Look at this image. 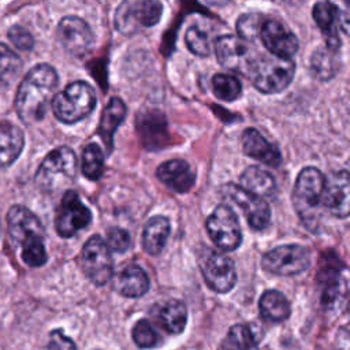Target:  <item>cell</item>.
I'll use <instances>...</instances> for the list:
<instances>
[{
  "label": "cell",
  "mask_w": 350,
  "mask_h": 350,
  "mask_svg": "<svg viewBox=\"0 0 350 350\" xmlns=\"http://www.w3.org/2000/svg\"><path fill=\"white\" fill-rule=\"evenodd\" d=\"M59 77L56 70L49 64H37L19 83L15 108L21 120L27 124L40 122L53 98Z\"/></svg>",
  "instance_id": "6da1fadb"
},
{
  "label": "cell",
  "mask_w": 350,
  "mask_h": 350,
  "mask_svg": "<svg viewBox=\"0 0 350 350\" xmlns=\"http://www.w3.org/2000/svg\"><path fill=\"white\" fill-rule=\"evenodd\" d=\"M8 234L11 241L21 249L22 260L29 267H40L46 262L45 231L40 219L27 208L14 205L7 213Z\"/></svg>",
  "instance_id": "7a4b0ae2"
},
{
  "label": "cell",
  "mask_w": 350,
  "mask_h": 350,
  "mask_svg": "<svg viewBox=\"0 0 350 350\" xmlns=\"http://www.w3.org/2000/svg\"><path fill=\"white\" fill-rule=\"evenodd\" d=\"M295 63L291 59H283L271 53L253 57L247 75L253 86L265 93L273 94L284 90L293 81Z\"/></svg>",
  "instance_id": "3957f363"
},
{
  "label": "cell",
  "mask_w": 350,
  "mask_h": 350,
  "mask_svg": "<svg viewBox=\"0 0 350 350\" xmlns=\"http://www.w3.org/2000/svg\"><path fill=\"white\" fill-rule=\"evenodd\" d=\"M325 176L316 167L302 168L294 183V208L304 226L310 230L317 228V209L321 204Z\"/></svg>",
  "instance_id": "277c9868"
},
{
  "label": "cell",
  "mask_w": 350,
  "mask_h": 350,
  "mask_svg": "<svg viewBox=\"0 0 350 350\" xmlns=\"http://www.w3.org/2000/svg\"><path fill=\"white\" fill-rule=\"evenodd\" d=\"M96 107V92L85 81H75L53 96L52 109L63 123H75L86 118Z\"/></svg>",
  "instance_id": "5b68a950"
},
{
  "label": "cell",
  "mask_w": 350,
  "mask_h": 350,
  "mask_svg": "<svg viewBox=\"0 0 350 350\" xmlns=\"http://www.w3.org/2000/svg\"><path fill=\"white\" fill-rule=\"evenodd\" d=\"M77 172V157L71 148L51 150L36 172V183L44 191H55L68 185Z\"/></svg>",
  "instance_id": "8992f818"
},
{
  "label": "cell",
  "mask_w": 350,
  "mask_h": 350,
  "mask_svg": "<svg viewBox=\"0 0 350 350\" xmlns=\"http://www.w3.org/2000/svg\"><path fill=\"white\" fill-rule=\"evenodd\" d=\"M163 14V4L154 0H126L115 11L113 22L119 33L130 36L156 25Z\"/></svg>",
  "instance_id": "52a82bcc"
},
{
  "label": "cell",
  "mask_w": 350,
  "mask_h": 350,
  "mask_svg": "<svg viewBox=\"0 0 350 350\" xmlns=\"http://www.w3.org/2000/svg\"><path fill=\"white\" fill-rule=\"evenodd\" d=\"M309 265L310 252L306 246L298 243L276 246L261 257L262 269L279 276L298 275L306 271Z\"/></svg>",
  "instance_id": "ba28073f"
},
{
  "label": "cell",
  "mask_w": 350,
  "mask_h": 350,
  "mask_svg": "<svg viewBox=\"0 0 350 350\" xmlns=\"http://www.w3.org/2000/svg\"><path fill=\"white\" fill-rule=\"evenodd\" d=\"M211 241L224 252L235 250L242 242V231L237 213L227 204L217 205L205 221Z\"/></svg>",
  "instance_id": "9c48e42d"
},
{
  "label": "cell",
  "mask_w": 350,
  "mask_h": 350,
  "mask_svg": "<svg viewBox=\"0 0 350 350\" xmlns=\"http://www.w3.org/2000/svg\"><path fill=\"white\" fill-rule=\"evenodd\" d=\"M79 264L88 279L96 286H104L113 273L111 250L100 235H92L79 254Z\"/></svg>",
  "instance_id": "30bf717a"
},
{
  "label": "cell",
  "mask_w": 350,
  "mask_h": 350,
  "mask_svg": "<svg viewBox=\"0 0 350 350\" xmlns=\"http://www.w3.org/2000/svg\"><path fill=\"white\" fill-rule=\"evenodd\" d=\"M200 269L205 283L215 293H228L237 283L235 265L223 252L206 249L200 257Z\"/></svg>",
  "instance_id": "8fae6325"
},
{
  "label": "cell",
  "mask_w": 350,
  "mask_h": 350,
  "mask_svg": "<svg viewBox=\"0 0 350 350\" xmlns=\"http://www.w3.org/2000/svg\"><path fill=\"white\" fill-rule=\"evenodd\" d=\"M220 194L242 209L243 216L246 217L249 226L253 230L261 231L269 226L271 209L264 198L243 190L235 183L223 185L220 189Z\"/></svg>",
  "instance_id": "7c38bea8"
},
{
  "label": "cell",
  "mask_w": 350,
  "mask_h": 350,
  "mask_svg": "<svg viewBox=\"0 0 350 350\" xmlns=\"http://www.w3.org/2000/svg\"><path fill=\"white\" fill-rule=\"evenodd\" d=\"M92 221L90 209L81 201L74 190H67L62 198L55 217V227L60 237L71 238L86 228Z\"/></svg>",
  "instance_id": "4fadbf2b"
},
{
  "label": "cell",
  "mask_w": 350,
  "mask_h": 350,
  "mask_svg": "<svg viewBox=\"0 0 350 350\" xmlns=\"http://www.w3.org/2000/svg\"><path fill=\"white\" fill-rule=\"evenodd\" d=\"M57 34L64 49L74 56H83L93 48L94 34L79 16H64L57 26Z\"/></svg>",
  "instance_id": "5bb4252c"
},
{
  "label": "cell",
  "mask_w": 350,
  "mask_h": 350,
  "mask_svg": "<svg viewBox=\"0 0 350 350\" xmlns=\"http://www.w3.org/2000/svg\"><path fill=\"white\" fill-rule=\"evenodd\" d=\"M350 182L349 172L346 170H339L331 172L325 178L324 191L321 197L323 206L335 217L346 219L350 211Z\"/></svg>",
  "instance_id": "9a60e30c"
},
{
  "label": "cell",
  "mask_w": 350,
  "mask_h": 350,
  "mask_svg": "<svg viewBox=\"0 0 350 350\" xmlns=\"http://www.w3.org/2000/svg\"><path fill=\"white\" fill-rule=\"evenodd\" d=\"M217 62L227 70L247 74L253 60L247 44L237 36L224 34L215 44Z\"/></svg>",
  "instance_id": "2e32d148"
},
{
  "label": "cell",
  "mask_w": 350,
  "mask_h": 350,
  "mask_svg": "<svg viewBox=\"0 0 350 350\" xmlns=\"http://www.w3.org/2000/svg\"><path fill=\"white\" fill-rule=\"evenodd\" d=\"M312 15L317 27L321 30L325 38L327 48L336 52L342 45V25L345 26V30H347V18L342 19V12L339 7L331 1L316 3L313 5Z\"/></svg>",
  "instance_id": "e0dca14e"
},
{
  "label": "cell",
  "mask_w": 350,
  "mask_h": 350,
  "mask_svg": "<svg viewBox=\"0 0 350 350\" xmlns=\"http://www.w3.org/2000/svg\"><path fill=\"white\" fill-rule=\"evenodd\" d=\"M258 37L261 38L267 51L278 57L291 59V56L299 48L295 34L275 19L264 21Z\"/></svg>",
  "instance_id": "ac0fdd59"
},
{
  "label": "cell",
  "mask_w": 350,
  "mask_h": 350,
  "mask_svg": "<svg viewBox=\"0 0 350 350\" xmlns=\"http://www.w3.org/2000/svg\"><path fill=\"white\" fill-rule=\"evenodd\" d=\"M243 153L260 163L278 167L282 163V154L275 144H271L262 134L253 127L243 130L241 135Z\"/></svg>",
  "instance_id": "d6986e66"
},
{
  "label": "cell",
  "mask_w": 350,
  "mask_h": 350,
  "mask_svg": "<svg viewBox=\"0 0 350 350\" xmlns=\"http://www.w3.org/2000/svg\"><path fill=\"white\" fill-rule=\"evenodd\" d=\"M157 178L168 189L176 193L189 191L196 183V175L187 161L182 159H172L164 161L157 167Z\"/></svg>",
  "instance_id": "ffe728a7"
},
{
  "label": "cell",
  "mask_w": 350,
  "mask_h": 350,
  "mask_svg": "<svg viewBox=\"0 0 350 350\" xmlns=\"http://www.w3.org/2000/svg\"><path fill=\"white\" fill-rule=\"evenodd\" d=\"M113 288L123 297L138 298L149 290V278L139 265L129 264L116 275Z\"/></svg>",
  "instance_id": "44dd1931"
},
{
  "label": "cell",
  "mask_w": 350,
  "mask_h": 350,
  "mask_svg": "<svg viewBox=\"0 0 350 350\" xmlns=\"http://www.w3.org/2000/svg\"><path fill=\"white\" fill-rule=\"evenodd\" d=\"M171 232L170 220L165 216H152L142 230V247L150 256H157L165 246Z\"/></svg>",
  "instance_id": "7402d4cb"
},
{
  "label": "cell",
  "mask_w": 350,
  "mask_h": 350,
  "mask_svg": "<svg viewBox=\"0 0 350 350\" xmlns=\"http://www.w3.org/2000/svg\"><path fill=\"white\" fill-rule=\"evenodd\" d=\"M241 187L257 197H272L276 193V180L271 172L258 165H249L239 178Z\"/></svg>",
  "instance_id": "603a6c76"
},
{
  "label": "cell",
  "mask_w": 350,
  "mask_h": 350,
  "mask_svg": "<svg viewBox=\"0 0 350 350\" xmlns=\"http://www.w3.org/2000/svg\"><path fill=\"white\" fill-rule=\"evenodd\" d=\"M22 130L11 122H0V168L12 164L23 149Z\"/></svg>",
  "instance_id": "cb8c5ba5"
},
{
  "label": "cell",
  "mask_w": 350,
  "mask_h": 350,
  "mask_svg": "<svg viewBox=\"0 0 350 350\" xmlns=\"http://www.w3.org/2000/svg\"><path fill=\"white\" fill-rule=\"evenodd\" d=\"M126 112H127V108L123 100H120L119 97H112L101 113L98 134L103 138L108 152L112 149L113 134L116 129L120 126V123L123 122V119L126 118Z\"/></svg>",
  "instance_id": "d4e9b609"
},
{
  "label": "cell",
  "mask_w": 350,
  "mask_h": 350,
  "mask_svg": "<svg viewBox=\"0 0 350 350\" xmlns=\"http://www.w3.org/2000/svg\"><path fill=\"white\" fill-rule=\"evenodd\" d=\"M258 309L262 319L279 323L290 316V304L284 294L278 290H267L258 301Z\"/></svg>",
  "instance_id": "484cf974"
},
{
  "label": "cell",
  "mask_w": 350,
  "mask_h": 350,
  "mask_svg": "<svg viewBox=\"0 0 350 350\" xmlns=\"http://www.w3.org/2000/svg\"><path fill=\"white\" fill-rule=\"evenodd\" d=\"M159 320L168 334H182L187 323V308L179 299H170L160 308Z\"/></svg>",
  "instance_id": "4316f807"
},
{
  "label": "cell",
  "mask_w": 350,
  "mask_h": 350,
  "mask_svg": "<svg viewBox=\"0 0 350 350\" xmlns=\"http://www.w3.org/2000/svg\"><path fill=\"white\" fill-rule=\"evenodd\" d=\"M219 350H258V345L249 325L235 324L228 329Z\"/></svg>",
  "instance_id": "83f0119b"
},
{
  "label": "cell",
  "mask_w": 350,
  "mask_h": 350,
  "mask_svg": "<svg viewBox=\"0 0 350 350\" xmlns=\"http://www.w3.org/2000/svg\"><path fill=\"white\" fill-rule=\"evenodd\" d=\"M310 70L313 75L320 81H328L334 78L338 71L335 52L327 46L314 51L310 59Z\"/></svg>",
  "instance_id": "f1b7e54d"
},
{
  "label": "cell",
  "mask_w": 350,
  "mask_h": 350,
  "mask_svg": "<svg viewBox=\"0 0 350 350\" xmlns=\"http://www.w3.org/2000/svg\"><path fill=\"white\" fill-rule=\"evenodd\" d=\"M104 170V153L103 149L96 144L90 142L83 148L82 152V172L89 180L100 179Z\"/></svg>",
  "instance_id": "f546056e"
},
{
  "label": "cell",
  "mask_w": 350,
  "mask_h": 350,
  "mask_svg": "<svg viewBox=\"0 0 350 350\" xmlns=\"http://www.w3.org/2000/svg\"><path fill=\"white\" fill-rule=\"evenodd\" d=\"M21 59L7 45L0 42V90L11 86L21 70Z\"/></svg>",
  "instance_id": "4dcf8cb0"
},
{
  "label": "cell",
  "mask_w": 350,
  "mask_h": 350,
  "mask_svg": "<svg viewBox=\"0 0 350 350\" xmlns=\"http://www.w3.org/2000/svg\"><path fill=\"white\" fill-rule=\"evenodd\" d=\"M213 94L223 101H235L242 93V85L230 74H215L212 78Z\"/></svg>",
  "instance_id": "1f68e13d"
},
{
  "label": "cell",
  "mask_w": 350,
  "mask_h": 350,
  "mask_svg": "<svg viewBox=\"0 0 350 350\" xmlns=\"http://www.w3.org/2000/svg\"><path fill=\"white\" fill-rule=\"evenodd\" d=\"M264 23V16L260 12H247L238 18L237 21V31L241 40L254 41L260 36L261 26Z\"/></svg>",
  "instance_id": "d6a6232c"
},
{
  "label": "cell",
  "mask_w": 350,
  "mask_h": 350,
  "mask_svg": "<svg viewBox=\"0 0 350 350\" xmlns=\"http://www.w3.org/2000/svg\"><path fill=\"white\" fill-rule=\"evenodd\" d=\"M185 42L187 49L197 56H208L211 52L209 37L198 26H190L185 34Z\"/></svg>",
  "instance_id": "836d02e7"
},
{
  "label": "cell",
  "mask_w": 350,
  "mask_h": 350,
  "mask_svg": "<svg viewBox=\"0 0 350 350\" xmlns=\"http://www.w3.org/2000/svg\"><path fill=\"white\" fill-rule=\"evenodd\" d=\"M133 340L142 349L153 347L157 343V334L148 320H139L133 328Z\"/></svg>",
  "instance_id": "e575fe53"
},
{
  "label": "cell",
  "mask_w": 350,
  "mask_h": 350,
  "mask_svg": "<svg viewBox=\"0 0 350 350\" xmlns=\"http://www.w3.org/2000/svg\"><path fill=\"white\" fill-rule=\"evenodd\" d=\"M105 243L109 250L116 253H124L131 246V237L127 230L122 227H112L107 232Z\"/></svg>",
  "instance_id": "d590c367"
},
{
  "label": "cell",
  "mask_w": 350,
  "mask_h": 350,
  "mask_svg": "<svg viewBox=\"0 0 350 350\" xmlns=\"http://www.w3.org/2000/svg\"><path fill=\"white\" fill-rule=\"evenodd\" d=\"M8 38L21 51H30L34 45L33 36L25 27L19 26V25L10 27Z\"/></svg>",
  "instance_id": "8d00e7d4"
},
{
  "label": "cell",
  "mask_w": 350,
  "mask_h": 350,
  "mask_svg": "<svg viewBox=\"0 0 350 350\" xmlns=\"http://www.w3.org/2000/svg\"><path fill=\"white\" fill-rule=\"evenodd\" d=\"M46 350H77V347L74 342L60 329H55L49 334Z\"/></svg>",
  "instance_id": "74e56055"
}]
</instances>
